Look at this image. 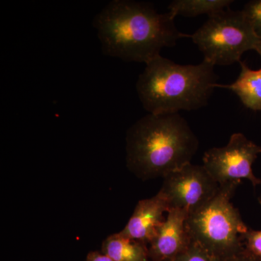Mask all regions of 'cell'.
I'll return each mask as SVG.
<instances>
[{
    "label": "cell",
    "mask_w": 261,
    "mask_h": 261,
    "mask_svg": "<svg viewBox=\"0 0 261 261\" xmlns=\"http://www.w3.org/2000/svg\"><path fill=\"white\" fill-rule=\"evenodd\" d=\"M259 154L260 146L248 140L243 134L234 133L226 146L206 151L202 166L219 186L240 185L242 180L247 179L255 187L261 185V180L255 176L252 166Z\"/></svg>",
    "instance_id": "8992f818"
},
{
    "label": "cell",
    "mask_w": 261,
    "mask_h": 261,
    "mask_svg": "<svg viewBox=\"0 0 261 261\" xmlns=\"http://www.w3.org/2000/svg\"><path fill=\"white\" fill-rule=\"evenodd\" d=\"M242 10L251 23L255 34L261 39V0L248 2Z\"/></svg>",
    "instance_id": "5bb4252c"
},
{
    "label": "cell",
    "mask_w": 261,
    "mask_h": 261,
    "mask_svg": "<svg viewBox=\"0 0 261 261\" xmlns=\"http://www.w3.org/2000/svg\"><path fill=\"white\" fill-rule=\"evenodd\" d=\"M233 0H174L168 7V12L176 18L178 15L184 17L211 15L229 8Z\"/></svg>",
    "instance_id": "7c38bea8"
},
{
    "label": "cell",
    "mask_w": 261,
    "mask_h": 261,
    "mask_svg": "<svg viewBox=\"0 0 261 261\" xmlns=\"http://www.w3.org/2000/svg\"><path fill=\"white\" fill-rule=\"evenodd\" d=\"M198 147V139L179 113H148L127 132V165L142 179L164 178L191 163Z\"/></svg>",
    "instance_id": "7a4b0ae2"
},
{
    "label": "cell",
    "mask_w": 261,
    "mask_h": 261,
    "mask_svg": "<svg viewBox=\"0 0 261 261\" xmlns=\"http://www.w3.org/2000/svg\"><path fill=\"white\" fill-rule=\"evenodd\" d=\"M238 185L220 186L217 194L186 220L192 243L224 261L231 260L245 250L243 236L249 229L231 202Z\"/></svg>",
    "instance_id": "277c9868"
},
{
    "label": "cell",
    "mask_w": 261,
    "mask_h": 261,
    "mask_svg": "<svg viewBox=\"0 0 261 261\" xmlns=\"http://www.w3.org/2000/svg\"><path fill=\"white\" fill-rule=\"evenodd\" d=\"M228 261H261V260L257 258L255 255H252L250 252L247 251L245 248L243 252H240L239 255H236Z\"/></svg>",
    "instance_id": "e0dca14e"
},
{
    "label": "cell",
    "mask_w": 261,
    "mask_h": 261,
    "mask_svg": "<svg viewBox=\"0 0 261 261\" xmlns=\"http://www.w3.org/2000/svg\"><path fill=\"white\" fill-rule=\"evenodd\" d=\"M187 213L171 209L149 243V257L151 261L172 260L186 251L192 243L186 226Z\"/></svg>",
    "instance_id": "ba28073f"
},
{
    "label": "cell",
    "mask_w": 261,
    "mask_h": 261,
    "mask_svg": "<svg viewBox=\"0 0 261 261\" xmlns=\"http://www.w3.org/2000/svg\"><path fill=\"white\" fill-rule=\"evenodd\" d=\"M86 261H115L111 257L98 251L90 252L87 255Z\"/></svg>",
    "instance_id": "2e32d148"
},
{
    "label": "cell",
    "mask_w": 261,
    "mask_h": 261,
    "mask_svg": "<svg viewBox=\"0 0 261 261\" xmlns=\"http://www.w3.org/2000/svg\"><path fill=\"white\" fill-rule=\"evenodd\" d=\"M136 84L144 109L154 115L205 107L217 85L215 65H180L161 56L146 63Z\"/></svg>",
    "instance_id": "3957f363"
},
{
    "label": "cell",
    "mask_w": 261,
    "mask_h": 261,
    "mask_svg": "<svg viewBox=\"0 0 261 261\" xmlns=\"http://www.w3.org/2000/svg\"><path fill=\"white\" fill-rule=\"evenodd\" d=\"M258 202H259V203H260V205H261V195H260V197H258Z\"/></svg>",
    "instance_id": "d6986e66"
},
{
    "label": "cell",
    "mask_w": 261,
    "mask_h": 261,
    "mask_svg": "<svg viewBox=\"0 0 261 261\" xmlns=\"http://www.w3.org/2000/svg\"><path fill=\"white\" fill-rule=\"evenodd\" d=\"M159 192L167 201L169 211L178 209L188 216L203 207L217 194L219 185L203 166L192 163L165 176Z\"/></svg>",
    "instance_id": "52a82bcc"
},
{
    "label": "cell",
    "mask_w": 261,
    "mask_h": 261,
    "mask_svg": "<svg viewBox=\"0 0 261 261\" xmlns=\"http://www.w3.org/2000/svg\"><path fill=\"white\" fill-rule=\"evenodd\" d=\"M190 38L203 55L204 61L215 66L240 63L244 53L255 50L260 40L243 10L230 8L208 17Z\"/></svg>",
    "instance_id": "5b68a950"
},
{
    "label": "cell",
    "mask_w": 261,
    "mask_h": 261,
    "mask_svg": "<svg viewBox=\"0 0 261 261\" xmlns=\"http://www.w3.org/2000/svg\"><path fill=\"white\" fill-rule=\"evenodd\" d=\"M168 261H224L211 255L195 243H191L186 251Z\"/></svg>",
    "instance_id": "4fadbf2b"
},
{
    "label": "cell",
    "mask_w": 261,
    "mask_h": 261,
    "mask_svg": "<svg viewBox=\"0 0 261 261\" xmlns=\"http://www.w3.org/2000/svg\"><path fill=\"white\" fill-rule=\"evenodd\" d=\"M245 250L261 260V230L255 231L249 228L243 236Z\"/></svg>",
    "instance_id": "9a60e30c"
},
{
    "label": "cell",
    "mask_w": 261,
    "mask_h": 261,
    "mask_svg": "<svg viewBox=\"0 0 261 261\" xmlns=\"http://www.w3.org/2000/svg\"><path fill=\"white\" fill-rule=\"evenodd\" d=\"M175 18L168 11L158 13L150 3L113 0L96 15L93 25L105 54L146 64L163 48L190 37L178 30Z\"/></svg>",
    "instance_id": "6da1fadb"
},
{
    "label": "cell",
    "mask_w": 261,
    "mask_h": 261,
    "mask_svg": "<svg viewBox=\"0 0 261 261\" xmlns=\"http://www.w3.org/2000/svg\"><path fill=\"white\" fill-rule=\"evenodd\" d=\"M255 50L258 53L259 56H260L261 58V39L259 41L258 43H257L256 46H255Z\"/></svg>",
    "instance_id": "ac0fdd59"
},
{
    "label": "cell",
    "mask_w": 261,
    "mask_h": 261,
    "mask_svg": "<svg viewBox=\"0 0 261 261\" xmlns=\"http://www.w3.org/2000/svg\"><path fill=\"white\" fill-rule=\"evenodd\" d=\"M169 211L167 201L161 192L151 198L140 200L122 235L132 240L149 244L165 221L163 214Z\"/></svg>",
    "instance_id": "9c48e42d"
},
{
    "label": "cell",
    "mask_w": 261,
    "mask_h": 261,
    "mask_svg": "<svg viewBox=\"0 0 261 261\" xmlns=\"http://www.w3.org/2000/svg\"><path fill=\"white\" fill-rule=\"evenodd\" d=\"M241 70L238 80L231 84H219L216 88L229 89L248 109L261 111V68L252 70L245 62H240Z\"/></svg>",
    "instance_id": "30bf717a"
},
{
    "label": "cell",
    "mask_w": 261,
    "mask_h": 261,
    "mask_svg": "<svg viewBox=\"0 0 261 261\" xmlns=\"http://www.w3.org/2000/svg\"><path fill=\"white\" fill-rule=\"evenodd\" d=\"M102 252L115 261H151L147 244L126 238L120 232L103 242Z\"/></svg>",
    "instance_id": "8fae6325"
}]
</instances>
